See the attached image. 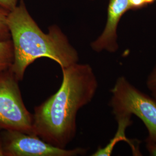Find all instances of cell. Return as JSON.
Here are the masks:
<instances>
[{
  "label": "cell",
  "instance_id": "1",
  "mask_svg": "<svg viewBox=\"0 0 156 156\" xmlns=\"http://www.w3.org/2000/svg\"><path fill=\"white\" fill-rule=\"evenodd\" d=\"M59 89L34 108V134L47 143L66 149L76 134L78 112L93 100L98 87L97 76L88 64L62 68Z\"/></svg>",
  "mask_w": 156,
  "mask_h": 156
},
{
  "label": "cell",
  "instance_id": "2",
  "mask_svg": "<svg viewBox=\"0 0 156 156\" xmlns=\"http://www.w3.org/2000/svg\"><path fill=\"white\" fill-rule=\"evenodd\" d=\"M7 24L13 46L14 60L10 69L22 81L27 67L39 58L46 57L62 68L79 62L77 50L56 24L44 33L29 13L23 0L9 12Z\"/></svg>",
  "mask_w": 156,
  "mask_h": 156
},
{
  "label": "cell",
  "instance_id": "3",
  "mask_svg": "<svg viewBox=\"0 0 156 156\" xmlns=\"http://www.w3.org/2000/svg\"><path fill=\"white\" fill-rule=\"evenodd\" d=\"M109 105L116 120L138 117L147 129V140H156V100L130 83L127 78H117L111 90Z\"/></svg>",
  "mask_w": 156,
  "mask_h": 156
},
{
  "label": "cell",
  "instance_id": "4",
  "mask_svg": "<svg viewBox=\"0 0 156 156\" xmlns=\"http://www.w3.org/2000/svg\"><path fill=\"white\" fill-rule=\"evenodd\" d=\"M19 82L10 68L0 72V130L34 134L33 114L24 104Z\"/></svg>",
  "mask_w": 156,
  "mask_h": 156
},
{
  "label": "cell",
  "instance_id": "5",
  "mask_svg": "<svg viewBox=\"0 0 156 156\" xmlns=\"http://www.w3.org/2000/svg\"><path fill=\"white\" fill-rule=\"evenodd\" d=\"M5 156H76L87 149L77 147L62 149L51 145L36 135L19 131L2 130L1 133Z\"/></svg>",
  "mask_w": 156,
  "mask_h": 156
},
{
  "label": "cell",
  "instance_id": "6",
  "mask_svg": "<svg viewBox=\"0 0 156 156\" xmlns=\"http://www.w3.org/2000/svg\"><path fill=\"white\" fill-rule=\"evenodd\" d=\"M129 10L128 0H109L105 27L100 35L91 43L93 50L98 53L104 50L115 53L118 50L117 26L123 15Z\"/></svg>",
  "mask_w": 156,
  "mask_h": 156
},
{
  "label": "cell",
  "instance_id": "7",
  "mask_svg": "<svg viewBox=\"0 0 156 156\" xmlns=\"http://www.w3.org/2000/svg\"><path fill=\"white\" fill-rule=\"evenodd\" d=\"M117 123V131L114 136L110 140L109 143L104 147H100L94 153L93 156H110L115 148V146L121 141H125L130 146L134 155L140 156L141 154L139 149V144L133 140H129L126 136V131L127 128L129 127L133 122L131 118H123L116 120Z\"/></svg>",
  "mask_w": 156,
  "mask_h": 156
},
{
  "label": "cell",
  "instance_id": "8",
  "mask_svg": "<svg viewBox=\"0 0 156 156\" xmlns=\"http://www.w3.org/2000/svg\"><path fill=\"white\" fill-rule=\"evenodd\" d=\"M13 60L14 51L11 39L0 42V72L9 69Z\"/></svg>",
  "mask_w": 156,
  "mask_h": 156
},
{
  "label": "cell",
  "instance_id": "9",
  "mask_svg": "<svg viewBox=\"0 0 156 156\" xmlns=\"http://www.w3.org/2000/svg\"><path fill=\"white\" fill-rule=\"evenodd\" d=\"M9 11L0 6V42L11 39V36L7 24Z\"/></svg>",
  "mask_w": 156,
  "mask_h": 156
},
{
  "label": "cell",
  "instance_id": "10",
  "mask_svg": "<svg viewBox=\"0 0 156 156\" xmlns=\"http://www.w3.org/2000/svg\"><path fill=\"white\" fill-rule=\"evenodd\" d=\"M146 87L150 91L151 95L156 100V65L147 76Z\"/></svg>",
  "mask_w": 156,
  "mask_h": 156
},
{
  "label": "cell",
  "instance_id": "11",
  "mask_svg": "<svg viewBox=\"0 0 156 156\" xmlns=\"http://www.w3.org/2000/svg\"><path fill=\"white\" fill-rule=\"evenodd\" d=\"M19 0H0V6L8 11L15 9L19 4Z\"/></svg>",
  "mask_w": 156,
  "mask_h": 156
},
{
  "label": "cell",
  "instance_id": "12",
  "mask_svg": "<svg viewBox=\"0 0 156 156\" xmlns=\"http://www.w3.org/2000/svg\"><path fill=\"white\" fill-rule=\"evenodd\" d=\"M130 10H137L147 5L146 0H128Z\"/></svg>",
  "mask_w": 156,
  "mask_h": 156
},
{
  "label": "cell",
  "instance_id": "13",
  "mask_svg": "<svg viewBox=\"0 0 156 156\" xmlns=\"http://www.w3.org/2000/svg\"><path fill=\"white\" fill-rule=\"evenodd\" d=\"M146 149L151 156H156V140H146Z\"/></svg>",
  "mask_w": 156,
  "mask_h": 156
},
{
  "label": "cell",
  "instance_id": "14",
  "mask_svg": "<svg viewBox=\"0 0 156 156\" xmlns=\"http://www.w3.org/2000/svg\"><path fill=\"white\" fill-rule=\"evenodd\" d=\"M0 156H4V147H3L2 140L1 136H0Z\"/></svg>",
  "mask_w": 156,
  "mask_h": 156
},
{
  "label": "cell",
  "instance_id": "15",
  "mask_svg": "<svg viewBox=\"0 0 156 156\" xmlns=\"http://www.w3.org/2000/svg\"><path fill=\"white\" fill-rule=\"evenodd\" d=\"M146 2H147V5H148V4H151L154 3L156 0H146Z\"/></svg>",
  "mask_w": 156,
  "mask_h": 156
}]
</instances>
